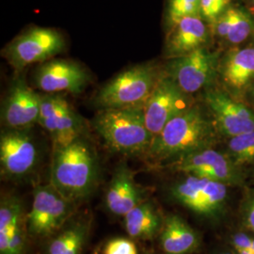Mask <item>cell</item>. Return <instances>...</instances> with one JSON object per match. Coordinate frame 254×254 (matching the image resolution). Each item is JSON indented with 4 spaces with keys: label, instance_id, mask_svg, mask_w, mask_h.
Wrapping results in <instances>:
<instances>
[{
    "label": "cell",
    "instance_id": "obj_1",
    "mask_svg": "<svg viewBox=\"0 0 254 254\" xmlns=\"http://www.w3.org/2000/svg\"><path fill=\"white\" fill-rule=\"evenodd\" d=\"M220 138L203 103H195L154 136L147 156L155 163L169 164L193 152L215 147Z\"/></svg>",
    "mask_w": 254,
    "mask_h": 254
},
{
    "label": "cell",
    "instance_id": "obj_2",
    "mask_svg": "<svg viewBox=\"0 0 254 254\" xmlns=\"http://www.w3.org/2000/svg\"><path fill=\"white\" fill-rule=\"evenodd\" d=\"M99 178L97 155L85 136L53 148L50 184L64 197L77 202L88 198Z\"/></svg>",
    "mask_w": 254,
    "mask_h": 254
},
{
    "label": "cell",
    "instance_id": "obj_3",
    "mask_svg": "<svg viewBox=\"0 0 254 254\" xmlns=\"http://www.w3.org/2000/svg\"><path fill=\"white\" fill-rule=\"evenodd\" d=\"M92 127L110 151L123 155H147L154 139L146 127L143 107L101 109Z\"/></svg>",
    "mask_w": 254,
    "mask_h": 254
},
{
    "label": "cell",
    "instance_id": "obj_4",
    "mask_svg": "<svg viewBox=\"0 0 254 254\" xmlns=\"http://www.w3.org/2000/svg\"><path fill=\"white\" fill-rule=\"evenodd\" d=\"M163 70L156 64H138L105 84L95 97L100 109L143 107Z\"/></svg>",
    "mask_w": 254,
    "mask_h": 254
},
{
    "label": "cell",
    "instance_id": "obj_5",
    "mask_svg": "<svg viewBox=\"0 0 254 254\" xmlns=\"http://www.w3.org/2000/svg\"><path fill=\"white\" fill-rule=\"evenodd\" d=\"M229 186L206 178L185 174L170 187L173 200L199 217L218 221L227 212Z\"/></svg>",
    "mask_w": 254,
    "mask_h": 254
},
{
    "label": "cell",
    "instance_id": "obj_6",
    "mask_svg": "<svg viewBox=\"0 0 254 254\" xmlns=\"http://www.w3.org/2000/svg\"><path fill=\"white\" fill-rule=\"evenodd\" d=\"M76 202L67 199L52 184L37 186L27 213V230L33 238L56 234L74 214Z\"/></svg>",
    "mask_w": 254,
    "mask_h": 254
},
{
    "label": "cell",
    "instance_id": "obj_7",
    "mask_svg": "<svg viewBox=\"0 0 254 254\" xmlns=\"http://www.w3.org/2000/svg\"><path fill=\"white\" fill-rule=\"evenodd\" d=\"M220 57L218 50L201 47L190 54L169 60L164 66V73L182 91L192 95L216 85Z\"/></svg>",
    "mask_w": 254,
    "mask_h": 254
},
{
    "label": "cell",
    "instance_id": "obj_8",
    "mask_svg": "<svg viewBox=\"0 0 254 254\" xmlns=\"http://www.w3.org/2000/svg\"><path fill=\"white\" fill-rule=\"evenodd\" d=\"M202 103L221 138L254 131V108L233 97L220 86L214 85L202 91Z\"/></svg>",
    "mask_w": 254,
    "mask_h": 254
},
{
    "label": "cell",
    "instance_id": "obj_9",
    "mask_svg": "<svg viewBox=\"0 0 254 254\" xmlns=\"http://www.w3.org/2000/svg\"><path fill=\"white\" fill-rule=\"evenodd\" d=\"M173 171L219 182L229 187L245 185V169L237 166L224 151L214 147L201 149L168 164Z\"/></svg>",
    "mask_w": 254,
    "mask_h": 254
},
{
    "label": "cell",
    "instance_id": "obj_10",
    "mask_svg": "<svg viewBox=\"0 0 254 254\" xmlns=\"http://www.w3.org/2000/svg\"><path fill=\"white\" fill-rule=\"evenodd\" d=\"M66 46L62 33L54 28L32 27L10 42L4 56L17 71L28 65L46 63L64 52Z\"/></svg>",
    "mask_w": 254,
    "mask_h": 254
},
{
    "label": "cell",
    "instance_id": "obj_11",
    "mask_svg": "<svg viewBox=\"0 0 254 254\" xmlns=\"http://www.w3.org/2000/svg\"><path fill=\"white\" fill-rule=\"evenodd\" d=\"M195 104L192 95L182 91L178 85L162 71L151 95L143 106L146 127L156 136L166 125Z\"/></svg>",
    "mask_w": 254,
    "mask_h": 254
},
{
    "label": "cell",
    "instance_id": "obj_12",
    "mask_svg": "<svg viewBox=\"0 0 254 254\" xmlns=\"http://www.w3.org/2000/svg\"><path fill=\"white\" fill-rule=\"evenodd\" d=\"M38 124L49 134L53 148L68 145L85 134L81 117L68 101L58 93L41 95Z\"/></svg>",
    "mask_w": 254,
    "mask_h": 254
},
{
    "label": "cell",
    "instance_id": "obj_13",
    "mask_svg": "<svg viewBox=\"0 0 254 254\" xmlns=\"http://www.w3.org/2000/svg\"><path fill=\"white\" fill-rule=\"evenodd\" d=\"M39 160L36 141L29 129H7L0 136L2 178L19 180L34 172Z\"/></svg>",
    "mask_w": 254,
    "mask_h": 254
},
{
    "label": "cell",
    "instance_id": "obj_14",
    "mask_svg": "<svg viewBox=\"0 0 254 254\" xmlns=\"http://www.w3.org/2000/svg\"><path fill=\"white\" fill-rule=\"evenodd\" d=\"M219 86L233 97L245 101L254 84V46L231 47L218 64Z\"/></svg>",
    "mask_w": 254,
    "mask_h": 254
},
{
    "label": "cell",
    "instance_id": "obj_15",
    "mask_svg": "<svg viewBox=\"0 0 254 254\" xmlns=\"http://www.w3.org/2000/svg\"><path fill=\"white\" fill-rule=\"evenodd\" d=\"M90 80V74L81 64L68 60H52L43 63L33 75L36 88L45 93L80 94Z\"/></svg>",
    "mask_w": 254,
    "mask_h": 254
},
{
    "label": "cell",
    "instance_id": "obj_16",
    "mask_svg": "<svg viewBox=\"0 0 254 254\" xmlns=\"http://www.w3.org/2000/svg\"><path fill=\"white\" fill-rule=\"evenodd\" d=\"M41 112V94L23 78L11 83L1 107V123L7 129H29L38 124Z\"/></svg>",
    "mask_w": 254,
    "mask_h": 254
},
{
    "label": "cell",
    "instance_id": "obj_17",
    "mask_svg": "<svg viewBox=\"0 0 254 254\" xmlns=\"http://www.w3.org/2000/svg\"><path fill=\"white\" fill-rule=\"evenodd\" d=\"M27 213L23 200L14 194H4L0 202V254H26Z\"/></svg>",
    "mask_w": 254,
    "mask_h": 254
},
{
    "label": "cell",
    "instance_id": "obj_18",
    "mask_svg": "<svg viewBox=\"0 0 254 254\" xmlns=\"http://www.w3.org/2000/svg\"><path fill=\"white\" fill-rule=\"evenodd\" d=\"M212 38L211 27L201 17H185L169 28L164 46L165 58L172 60L206 47Z\"/></svg>",
    "mask_w": 254,
    "mask_h": 254
},
{
    "label": "cell",
    "instance_id": "obj_19",
    "mask_svg": "<svg viewBox=\"0 0 254 254\" xmlns=\"http://www.w3.org/2000/svg\"><path fill=\"white\" fill-rule=\"evenodd\" d=\"M143 200V193L136 184L132 171L126 164L120 165L113 173L106 191L107 209L115 216L125 217Z\"/></svg>",
    "mask_w": 254,
    "mask_h": 254
},
{
    "label": "cell",
    "instance_id": "obj_20",
    "mask_svg": "<svg viewBox=\"0 0 254 254\" xmlns=\"http://www.w3.org/2000/svg\"><path fill=\"white\" fill-rule=\"evenodd\" d=\"M159 244L166 254H192L200 248V237L179 215L169 214L163 219Z\"/></svg>",
    "mask_w": 254,
    "mask_h": 254
},
{
    "label": "cell",
    "instance_id": "obj_21",
    "mask_svg": "<svg viewBox=\"0 0 254 254\" xmlns=\"http://www.w3.org/2000/svg\"><path fill=\"white\" fill-rule=\"evenodd\" d=\"M91 230V218L73 215L64 227L50 236L46 254H82Z\"/></svg>",
    "mask_w": 254,
    "mask_h": 254
},
{
    "label": "cell",
    "instance_id": "obj_22",
    "mask_svg": "<svg viewBox=\"0 0 254 254\" xmlns=\"http://www.w3.org/2000/svg\"><path fill=\"white\" fill-rule=\"evenodd\" d=\"M125 227L131 238L149 240L159 235L163 219L154 203L143 200L124 217Z\"/></svg>",
    "mask_w": 254,
    "mask_h": 254
},
{
    "label": "cell",
    "instance_id": "obj_23",
    "mask_svg": "<svg viewBox=\"0 0 254 254\" xmlns=\"http://www.w3.org/2000/svg\"><path fill=\"white\" fill-rule=\"evenodd\" d=\"M237 166L245 169L254 165V131L230 137L224 151Z\"/></svg>",
    "mask_w": 254,
    "mask_h": 254
},
{
    "label": "cell",
    "instance_id": "obj_24",
    "mask_svg": "<svg viewBox=\"0 0 254 254\" xmlns=\"http://www.w3.org/2000/svg\"><path fill=\"white\" fill-rule=\"evenodd\" d=\"M254 32V18L252 13L243 8L234 7V19L228 36L225 39L226 45L231 47L241 45Z\"/></svg>",
    "mask_w": 254,
    "mask_h": 254
},
{
    "label": "cell",
    "instance_id": "obj_25",
    "mask_svg": "<svg viewBox=\"0 0 254 254\" xmlns=\"http://www.w3.org/2000/svg\"><path fill=\"white\" fill-rule=\"evenodd\" d=\"M190 16L200 17V0H168L166 22L169 28Z\"/></svg>",
    "mask_w": 254,
    "mask_h": 254
},
{
    "label": "cell",
    "instance_id": "obj_26",
    "mask_svg": "<svg viewBox=\"0 0 254 254\" xmlns=\"http://www.w3.org/2000/svg\"><path fill=\"white\" fill-rule=\"evenodd\" d=\"M230 0H200V17L209 26L230 7Z\"/></svg>",
    "mask_w": 254,
    "mask_h": 254
},
{
    "label": "cell",
    "instance_id": "obj_27",
    "mask_svg": "<svg viewBox=\"0 0 254 254\" xmlns=\"http://www.w3.org/2000/svg\"><path fill=\"white\" fill-rule=\"evenodd\" d=\"M239 214L243 227L254 235V189L246 191Z\"/></svg>",
    "mask_w": 254,
    "mask_h": 254
},
{
    "label": "cell",
    "instance_id": "obj_28",
    "mask_svg": "<svg viewBox=\"0 0 254 254\" xmlns=\"http://www.w3.org/2000/svg\"><path fill=\"white\" fill-rule=\"evenodd\" d=\"M103 254H137L133 240L125 237L112 238L104 247Z\"/></svg>",
    "mask_w": 254,
    "mask_h": 254
},
{
    "label": "cell",
    "instance_id": "obj_29",
    "mask_svg": "<svg viewBox=\"0 0 254 254\" xmlns=\"http://www.w3.org/2000/svg\"><path fill=\"white\" fill-rule=\"evenodd\" d=\"M234 19V7H229L213 25H211V30L213 36L217 37L220 40H224L227 38L229 30L232 26Z\"/></svg>",
    "mask_w": 254,
    "mask_h": 254
},
{
    "label": "cell",
    "instance_id": "obj_30",
    "mask_svg": "<svg viewBox=\"0 0 254 254\" xmlns=\"http://www.w3.org/2000/svg\"><path fill=\"white\" fill-rule=\"evenodd\" d=\"M254 236V234L250 232H236L230 237V243L234 251L250 250Z\"/></svg>",
    "mask_w": 254,
    "mask_h": 254
},
{
    "label": "cell",
    "instance_id": "obj_31",
    "mask_svg": "<svg viewBox=\"0 0 254 254\" xmlns=\"http://www.w3.org/2000/svg\"><path fill=\"white\" fill-rule=\"evenodd\" d=\"M246 102L248 104H250L253 108H254V86L251 88V90L248 92V94H247Z\"/></svg>",
    "mask_w": 254,
    "mask_h": 254
},
{
    "label": "cell",
    "instance_id": "obj_32",
    "mask_svg": "<svg viewBox=\"0 0 254 254\" xmlns=\"http://www.w3.org/2000/svg\"><path fill=\"white\" fill-rule=\"evenodd\" d=\"M236 254H254L252 251L250 250H237V251H234Z\"/></svg>",
    "mask_w": 254,
    "mask_h": 254
},
{
    "label": "cell",
    "instance_id": "obj_33",
    "mask_svg": "<svg viewBox=\"0 0 254 254\" xmlns=\"http://www.w3.org/2000/svg\"><path fill=\"white\" fill-rule=\"evenodd\" d=\"M235 254V252L233 251V252H223V253H220V254Z\"/></svg>",
    "mask_w": 254,
    "mask_h": 254
},
{
    "label": "cell",
    "instance_id": "obj_34",
    "mask_svg": "<svg viewBox=\"0 0 254 254\" xmlns=\"http://www.w3.org/2000/svg\"><path fill=\"white\" fill-rule=\"evenodd\" d=\"M91 254H99V248H96Z\"/></svg>",
    "mask_w": 254,
    "mask_h": 254
},
{
    "label": "cell",
    "instance_id": "obj_35",
    "mask_svg": "<svg viewBox=\"0 0 254 254\" xmlns=\"http://www.w3.org/2000/svg\"><path fill=\"white\" fill-rule=\"evenodd\" d=\"M252 40H253V44H252V45H253V46H254V34H253V36H252Z\"/></svg>",
    "mask_w": 254,
    "mask_h": 254
},
{
    "label": "cell",
    "instance_id": "obj_36",
    "mask_svg": "<svg viewBox=\"0 0 254 254\" xmlns=\"http://www.w3.org/2000/svg\"><path fill=\"white\" fill-rule=\"evenodd\" d=\"M150 254V253H147V254Z\"/></svg>",
    "mask_w": 254,
    "mask_h": 254
},
{
    "label": "cell",
    "instance_id": "obj_37",
    "mask_svg": "<svg viewBox=\"0 0 254 254\" xmlns=\"http://www.w3.org/2000/svg\"><path fill=\"white\" fill-rule=\"evenodd\" d=\"M253 2H254V0H253Z\"/></svg>",
    "mask_w": 254,
    "mask_h": 254
},
{
    "label": "cell",
    "instance_id": "obj_38",
    "mask_svg": "<svg viewBox=\"0 0 254 254\" xmlns=\"http://www.w3.org/2000/svg\"></svg>",
    "mask_w": 254,
    "mask_h": 254
}]
</instances>
